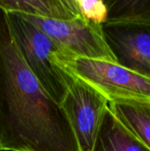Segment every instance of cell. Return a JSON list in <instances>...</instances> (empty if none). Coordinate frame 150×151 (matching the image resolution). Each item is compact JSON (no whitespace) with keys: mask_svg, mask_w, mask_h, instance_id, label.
<instances>
[{"mask_svg":"<svg viewBox=\"0 0 150 151\" xmlns=\"http://www.w3.org/2000/svg\"><path fill=\"white\" fill-rule=\"evenodd\" d=\"M120 121L150 149V107L109 103Z\"/></svg>","mask_w":150,"mask_h":151,"instance_id":"cell-10","label":"cell"},{"mask_svg":"<svg viewBox=\"0 0 150 151\" xmlns=\"http://www.w3.org/2000/svg\"><path fill=\"white\" fill-rule=\"evenodd\" d=\"M0 151H2V148H1V144H0Z\"/></svg>","mask_w":150,"mask_h":151,"instance_id":"cell-12","label":"cell"},{"mask_svg":"<svg viewBox=\"0 0 150 151\" xmlns=\"http://www.w3.org/2000/svg\"><path fill=\"white\" fill-rule=\"evenodd\" d=\"M105 2L108 7L105 25L150 29V0H105Z\"/></svg>","mask_w":150,"mask_h":151,"instance_id":"cell-9","label":"cell"},{"mask_svg":"<svg viewBox=\"0 0 150 151\" xmlns=\"http://www.w3.org/2000/svg\"><path fill=\"white\" fill-rule=\"evenodd\" d=\"M103 30L117 63L150 79V29L104 24Z\"/></svg>","mask_w":150,"mask_h":151,"instance_id":"cell-6","label":"cell"},{"mask_svg":"<svg viewBox=\"0 0 150 151\" xmlns=\"http://www.w3.org/2000/svg\"><path fill=\"white\" fill-rule=\"evenodd\" d=\"M6 12L56 19L72 20L81 17L77 0H0Z\"/></svg>","mask_w":150,"mask_h":151,"instance_id":"cell-8","label":"cell"},{"mask_svg":"<svg viewBox=\"0 0 150 151\" xmlns=\"http://www.w3.org/2000/svg\"><path fill=\"white\" fill-rule=\"evenodd\" d=\"M6 12V11H5ZM13 42L26 65L44 91L60 106L76 79L65 64L74 58L20 12H6Z\"/></svg>","mask_w":150,"mask_h":151,"instance_id":"cell-2","label":"cell"},{"mask_svg":"<svg viewBox=\"0 0 150 151\" xmlns=\"http://www.w3.org/2000/svg\"><path fill=\"white\" fill-rule=\"evenodd\" d=\"M21 14L50 37L69 57L117 63L105 41L102 25L83 17L72 20H56Z\"/></svg>","mask_w":150,"mask_h":151,"instance_id":"cell-4","label":"cell"},{"mask_svg":"<svg viewBox=\"0 0 150 151\" xmlns=\"http://www.w3.org/2000/svg\"><path fill=\"white\" fill-rule=\"evenodd\" d=\"M0 144L5 151H80L64 110L23 61L1 7Z\"/></svg>","mask_w":150,"mask_h":151,"instance_id":"cell-1","label":"cell"},{"mask_svg":"<svg viewBox=\"0 0 150 151\" xmlns=\"http://www.w3.org/2000/svg\"><path fill=\"white\" fill-rule=\"evenodd\" d=\"M67 69L81 79L109 103L150 107V79L117 63L74 58Z\"/></svg>","mask_w":150,"mask_h":151,"instance_id":"cell-3","label":"cell"},{"mask_svg":"<svg viewBox=\"0 0 150 151\" xmlns=\"http://www.w3.org/2000/svg\"><path fill=\"white\" fill-rule=\"evenodd\" d=\"M80 151H93L108 100L89 84L76 77L61 104Z\"/></svg>","mask_w":150,"mask_h":151,"instance_id":"cell-5","label":"cell"},{"mask_svg":"<svg viewBox=\"0 0 150 151\" xmlns=\"http://www.w3.org/2000/svg\"><path fill=\"white\" fill-rule=\"evenodd\" d=\"M93 151H150L108 107Z\"/></svg>","mask_w":150,"mask_h":151,"instance_id":"cell-7","label":"cell"},{"mask_svg":"<svg viewBox=\"0 0 150 151\" xmlns=\"http://www.w3.org/2000/svg\"><path fill=\"white\" fill-rule=\"evenodd\" d=\"M80 15L85 19L103 25L108 17V7L103 0H77Z\"/></svg>","mask_w":150,"mask_h":151,"instance_id":"cell-11","label":"cell"}]
</instances>
